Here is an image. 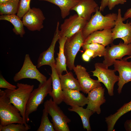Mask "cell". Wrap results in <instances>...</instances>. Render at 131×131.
<instances>
[{"mask_svg":"<svg viewBox=\"0 0 131 131\" xmlns=\"http://www.w3.org/2000/svg\"><path fill=\"white\" fill-rule=\"evenodd\" d=\"M0 126L11 123L24 124L29 126L21 116L18 109L10 102L4 91L0 89Z\"/></svg>","mask_w":131,"mask_h":131,"instance_id":"6da1fadb","label":"cell"},{"mask_svg":"<svg viewBox=\"0 0 131 131\" xmlns=\"http://www.w3.org/2000/svg\"><path fill=\"white\" fill-rule=\"evenodd\" d=\"M99 9V7L97 8L94 14L91 16L82 30L85 39L95 31L112 29L115 25L117 14L110 13L104 16L102 14Z\"/></svg>","mask_w":131,"mask_h":131,"instance_id":"7a4b0ae2","label":"cell"},{"mask_svg":"<svg viewBox=\"0 0 131 131\" xmlns=\"http://www.w3.org/2000/svg\"><path fill=\"white\" fill-rule=\"evenodd\" d=\"M16 86L17 88L14 90L6 89L4 91L10 102L18 109L26 122L25 118L26 106L34 86L33 85L18 83Z\"/></svg>","mask_w":131,"mask_h":131,"instance_id":"3957f363","label":"cell"},{"mask_svg":"<svg viewBox=\"0 0 131 131\" xmlns=\"http://www.w3.org/2000/svg\"><path fill=\"white\" fill-rule=\"evenodd\" d=\"M52 80L50 76L44 82L40 83L38 88L31 92L27 103L25 114L26 123L29 122V115L36 111L39 106L42 104L48 94H50L52 90Z\"/></svg>","mask_w":131,"mask_h":131,"instance_id":"277c9868","label":"cell"},{"mask_svg":"<svg viewBox=\"0 0 131 131\" xmlns=\"http://www.w3.org/2000/svg\"><path fill=\"white\" fill-rule=\"evenodd\" d=\"M44 109L51 116V121L56 131H69L68 123L71 120L64 113L51 98L44 103Z\"/></svg>","mask_w":131,"mask_h":131,"instance_id":"5b68a950","label":"cell"},{"mask_svg":"<svg viewBox=\"0 0 131 131\" xmlns=\"http://www.w3.org/2000/svg\"><path fill=\"white\" fill-rule=\"evenodd\" d=\"M94 66L95 70L91 71L93 75L97 77L98 80L104 84L110 96H113L114 86L118 81L119 76L115 74L114 69H109L108 67L103 63H96Z\"/></svg>","mask_w":131,"mask_h":131,"instance_id":"8992f818","label":"cell"},{"mask_svg":"<svg viewBox=\"0 0 131 131\" xmlns=\"http://www.w3.org/2000/svg\"><path fill=\"white\" fill-rule=\"evenodd\" d=\"M85 40L82 30L70 37L67 38L64 46V52L66 58L67 66L70 70L75 66L76 56L84 43Z\"/></svg>","mask_w":131,"mask_h":131,"instance_id":"52a82bcc","label":"cell"},{"mask_svg":"<svg viewBox=\"0 0 131 131\" xmlns=\"http://www.w3.org/2000/svg\"><path fill=\"white\" fill-rule=\"evenodd\" d=\"M36 67L33 64L29 54H26L22 66L14 76V81L16 82L24 79L29 78L36 80L40 83L44 82L47 78L40 72Z\"/></svg>","mask_w":131,"mask_h":131,"instance_id":"ba28073f","label":"cell"},{"mask_svg":"<svg viewBox=\"0 0 131 131\" xmlns=\"http://www.w3.org/2000/svg\"><path fill=\"white\" fill-rule=\"evenodd\" d=\"M106 54L103 63L108 67L113 65L116 60H121L126 55H131V43L126 44L121 42L117 45L111 44L106 48Z\"/></svg>","mask_w":131,"mask_h":131,"instance_id":"9c48e42d","label":"cell"},{"mask_svg":"<svg viewBox=\"0 0 131 131\" xmlns=\"http://www.w3.org/2000/svg\"><path fill=\"white\" fill-rule=\"evenodd\" d=\"M88 21L79 17L77 14L65 19L60 26V36L70 37L82 30Z\"/></svg>","mask_w":131,"mask_h":131,"instance_id":"30bf717a","label":"cell"},{"mask_svg":"<svg viewBox=\"0 0 131 131\" xmlns=\"http://www.w3.org/2000/svg\"><path fill=\"white\" fill-rule=\"evenodd\" d=\"M117 16L115 25L112 29L113 39L114 41L120 38L123 41V43L127 44L131 43V21H127L125 23L121 14V10L118 9Z\"/></svg>","mask_w":131,"mask_h":131,"instance_id":"8fae6325","label":"cell"},{"mask_svg":"<svg viewBox=\"0 0 131 131\" xmlns=\"http://www.w3.org/2000/svg\"><path fill=\"white\" fill-rule=\"evenodd\" d=\"M24 25L31 31H40L43 28L45 17L42 11L39 8H31L23 16Z\"/></svg>","mask_w":131,"mask_h":131,"instance_id":"7c38bea8","label":"cell"},{"mask_svg":"<svg viewBox=\"0 0 131 131\" xmlns=\"http://www.w3.org/2000/svg\"><path fill=\"white\" fill-rule=\"evenodd\" d=\"M73 70L81 87V91L87 94L91 90L98 86H101L100 82L98 80L92 79L84 67L78 65L75 66Z\"/></svg>","mask_w":131,"mask_h":131,"instance_id":"4fadbf2b","label":"cell"},{"mask_svg":"<svg viewBox=\"0 0 131 131\" xmlns=\"http://www.w3.org/2000/svg\"><path fill=\"white\" fill-rule=\"evenodd\" d=\"M113 65L115 72L117 71L119 73L117 90L120 94L125 84L131 82V61H129L123 59L116 60Z\"/></svg>","mask_w":131,"mask_h":131,"instance_id":"5bb4252c","label":"cell"},{"mask_svg":"<svg viewBox=\"0 0 131 131\" xmlns=\"http://www.w3.org/2000/svg\"><path fill=\"white\" fill-rule=\"evenodd\" d=\"M59 23H57L56 29L51 42L48 49L41 53L37 61V67L39 68L45 65L50 66L53 64L56 63L54 57L55 48L57 41L60 37L59 30Z\"/></svg>","mask_w":131,"mask_h":131,"instance_id":"9a60e30c","label":"cell"},{"mask_svg":"<svg viewBox=\"0 0 131 131\" xmlns=\"http://www.w3.org/2000/svg\"><path fill=\"white\" fill-rule=\"evenodd\" d=\"M105 89L101 86L97 87L88 93V100L86 108L94 113L100 114L101 112L100 106L106 101L104 97Z\"/></svg>","mask_w":131,"mask_h":131,"instance_id":"2e32d148","label":"cell"},{"mask_svg":"<svg viewBox=\"0 0 131 131\" xmlns=\"http://www.w3.org/2000/svg\"><path fill=\"white\" fill-rule=\"evenodd\" d=\"M99 7L94 0H80L71 10L75 11L79 17L88 21Z\"/></svg>","mask_w":131,"mask_h":131,"instance_id":"e0dca14e","label":"cell"},{"mask_svg":"<svg viewBox=\"0 0 131 131\" xmlns=\"http://www.w3.org/2000/svg\"><path fill=\"white\" fill-rule=\"evenodd\" d=\"M112 29L95 31L89 35L85 40L83 43H97L106 46L112 43Z\"/></svg>","mask_w":131,"mask_h":131,"instance_id":"ac0fdd59","label":"cell"},{"mask_svg":"<svg viewBox=\"0 0 131 131\" xmlns=\"http://www.w3.org/2000/svg\"><path fill=\"white\" fill-rule=\"evenodd\" d=\"M62 100L66 104L71 106L77 105L83 106L88 103L87 97L76 90H63Z\"/></svg>","mask_w":131,"mask_h":131,"instance_id":"d6986e66","label":"cell"},{"mask_svg":"<svg viewBox=\"0 0 131 131\" xmlns=\"http://www.w3.org/2000/svg\"><path fill=\"white\" fill-rule=\"evenodd\" d=\"M56 63L50 66L52 72L50 76L52 80V90L51 93L49 95L53 101L58 105L63 102L62 92L60 79L55 66Z\"/></svg>","mask_w":131,"mask_h":131,"instance_id":"ffe728a7","label":"cell"},{"mask_svg":"<svg viewBox=\"0 0 131 131\" xmlns=\"http://www.w3.org/2000/svg\"><path fill=\"white\" fill-rule=\"evenodd\" d=\"M67 38L64 36H60L59 39V51L57 53V56L56 59L55 66L57 73L59 76L64 72H67L66 58L64 52V46Z\"/></svg>","mask_w":131,"mask_h":131,"instance_id":"44dd1931","label":"cell"},{"mask_svg":"<svg viewBox=\"0 0 131 131\" xmlns=\"http://www.w3.org/2000/svg\"><path fill=\"white\" fill-rule=\"evenodd\" d=\"M131 111V100L124 104L116 112L105 118V121L107 125V131H113L115 123L122 116Z\"/></svg>","mask_w":131,"mask_h":131,"instance_id":"7402d4cb","label":"cell"},{"mask_svg":"<svg viewBox=\"0 0 131 131\" xmlns=\"http://www.w3.org/2000/svg\"><path fill=\"white\" fill-rule=\"evenodd\" d=\"M62 90H74L81 91L80 85L77 79L74 77L72 72H68L64 75L59 76Z\"/></svg>","mask_w":131,"mask_h":131,"instance_id":"603a6c76","label":"cell"},{"mask_svg":"<svg viewBox=\"0 0 131 131\" xmlns=\"http://www.w3.org/2000/svg\"><path fill=\"white\" fill-rule=\"evenodd\" d=\"M47 1L58 6L61 10V16L63 19L69 15L70 10L80 0H39Z\"/></svg>","mask_w":131,"mask_h":131,"instance_id":"cb8c5ba5","label":"cell"},{"mask_svg":"<svg viewBox=\"0 0 131 131\" xmlns=\"http://www.w3.org/2000/svg\"><path fill=\"white\" fill-rule=\"evenodd\" d=\"M68 108V110L77 113L80 117L83 127L87 131H91L90 123V118L94 113L90 110L84 108L82 106L74 105Z\"/></svg>","mask_w":131,"mask_h":131,"instance_id":"d4e9b609","label":"cell"},{"mask_svg":"<svg viewBox=\"0 0 131 131\" xmlns=\"http://www.w3.org/2000/svg\"><path fill=\"white\" fill-rule=\"evenodd\" d=\"M16 14L1 15L0 16V20H6L11 23L14 26L13 29L14 32L16 34L19 35L22 37L25 34V31L23 21Z\"/></svg>","mask_w":131,"mask_h":131,"instance_id":"484cf974","label":"cell"},{"mask_svg":"<svg viewBox=\"0 0 131 131\" xmlns=\"http://www.w3.org/2000/svg\"><path fill=\"white\" fill-rule=\"evenodd\" d=\"M20 0H9L0 4V15L16 14L18 12Z\"/></svg>","mask_w":131,"mask_h":131,"instance_id":"4316f807","label":"cell"},{"mask_svg":"<svg viewBox=\"0 0 131 131\" xmlns=\"http://www.w3.org/2000/svg\"><path fill=\"white\" fill-rule=\"evenodd\" d=\"M103 45L97 43H92L90 44L83 43L82 47L83 50L85 51L87 49L92 50L94 52L93 58L97 56L104 57L106 54V48Z\"/></svg>","mask_w":131,"mask_h":131,"instance_id":"83f0119b","label":"cell"},{"mask_svg":"<svg viewBox=\"0 0 131 131\" xmlns=\"http://www.w3.org/2000/svg\"><path fill=\"white\" fill-rule=\"evenodd\" d=\"M40 124L37 131H55L52 123L48 117V113L44 109L43 110Z\"/></svg>","mask_w":131,"mask_h":131,"instance_id":"f1b7e54d","label":"cell"},{"mask_svg":"<svg viewBox=\"0 0 131 131\" xmlns=\"http://www.w3.org/2000/svg\"><path fill=\"white\" fill-rule=\"evenodd\" d=\"M9 124L5 126H0V131H27L30 129V126L24 124L17 123Z\"/></svg>","mask_w":131,"mask_h":131,"instance_id":"f546056e","label":"cell"},{"mask_svg":"<svg viewBox=\"0 0 131 131\" xmlns=\"http://www.w3.org/2000/svg\"><path fill=\"white\" fill-rule=\"evenodd\" d=\"M31 0H20L18 12L16 15L21 19L31 8Z\"/></svg>","mask_w":131,"mask_h":131,"instance_id":"4dcf8cb0","label":"cell"},{"mask_svg":"<svg viewBox=\"0 0 131 131\" xmlns=\"http://www.w3.org/2000/svg\"><path fill=\"white\" fill-rule=\"evenodd\" d=\"M17 87L11 84L7 81L1 74L0 75V88H5L13 90L17 88Z\"/></svg>","mask_w":131,"mask_h":131,"instance_id":"1f68e13d","label":"cell"},{"mask_svg":"<svg viewBox=\"0 0 131 131\" xmlns=\"http://www.w3.org/2000/svg\"><path fill=\"white\" fill-rule=\"evenodd\" d=\"M126 0H108L107 6L110 10H112L117 5L123 4L126 2Z\"/></svg>","mask_w":131,"mask_h":131,"instance_id":"d6a6232c","label":"cell"},{"mask_svg":"<svg viewBox=\"0 0 131 131\" xmlns=\"http://www.w3.org/2000/svg\"><path fill=\"white\" fill-rule=\"evenodd\" d=\"M124 127L126 131H131V119L125 121L124 124Z\"/></svg>","mask_w":131,"mask_h":131,"instance_id":"836d02e7","label":"cell"},{"mask_svg":"<svg viewBox=\"0 0 131 131\" xmlns=\"http://www.w3.org/2000/svg\"><path fill=\"white\" fill-rule=\"evenodd\" d=\"M123 17L124 21L128 19H131V8L127 10Z\"/></svg>","mask_w":131,"mask_h":131,"instance_id":"e575fe53","label":"cell"},{"mask_svg":"<svg viewBox=\"0 0 131 131\" xmlns=\"http://www.w3.org/2000/svg\"><path fill=\"white\" fill-rule=\"evenodd\" d=\"M107 4L108 0H101L99 10L101 11H103L106 7L107 6Z\"/></svg>","mask_w":131,"mask_h":131,"instance_id":"d590c367","label":"cell"},{"mask_svg":"<svg viewBox=\"0 0 131 131\" xmlns=\"http://www.w3.org/2000/svg\"><path fill=\"white\" fill-rule=\"evenodd\" d=\"M82 57L83 60L84 61L86 62L89 61L90 58H91L88 55L84 52L82 54Z\"/></svg>","mask_w":131,"mask_h":131,"instance_id":"8d00e7d4","label":"cell"},{"mask_svg":"<svg viewBox=\"0 0 131 131\" xmlns=\"http://www.w3.org/2000/svg\"><path fill=\"white\" fill-rule=\"evenodd\" d=\"M84 53L87 54L91 58L93 57L94 55L93 51L90 49H87L84 51Z\"/></svg>","mask_w":131,"mask_h":131,"instance_id":"74e56055","label":"cell"},{"mask_svg":"<svg viewBox=\"0 0 131 131\" xmlns=\"http://www.w3.org/2000/svg\"><path fill=\"white\" fill-rule=\"evenodd\" d=\"M9 0H0V4L5 2Z\"/></svg>","mask_w":131,"mask_h":131,"instance_id":"f35d334b","label":"cell"},{"mask_svg":"<svg viewBox=\"0 0 131 131\" xmlns=\"http://www.w3.org/2000/svg\"><path fill=\"white\" fill-rule=\"evenodd\" d=\"M130 58H131V55L130 56H128V57H125L123 59L125 60H127L128 59Z\"/></svg>","mask_w":131,"mask_h":131,"instance_id":"ab89813d","label":"cell"}]
</instances>
